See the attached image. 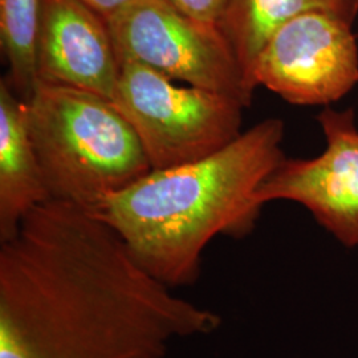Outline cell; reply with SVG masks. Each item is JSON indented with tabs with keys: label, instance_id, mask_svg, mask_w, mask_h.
<instances>
[{
	"label": "cell",
	"instance_id": "cell-1",
	"mask_svg": "<svg viewBox=\"0 0 358 358\" xmlns=\"http://www.w3.org/2000/svg\"><path fill=\"white\" fill-rule=\"evenodd\" d=\"M220 327L100 217L50 199L0 247V358H167Z\"/></svg>",
	"mask_w": 358,
	"mask_h": 358
},
{
	"label": "cell",
	"instance_id": "cell-2",
	"mask_svg": "<svg viewBox=\"0 0 358 358\" xmlns=\"http://www.w3.org/2000/svg\"><path fill=\"white\" fill-rule=\"evenodd\" d=\"M282 138V120H264L205 158L153 169L90 213L155 279L174 289L192 285L207 244L252 229L263 207L257 192L285 159Z\"/></svg>",
	"mask_w": 358,
	"mask_h": 358
},
{
	"label": "cell",
	"instance_id": "cell-3",
	"mask_svg": "<svg viewBox=\"0 0 358 358\" xmlns=\"http://www.w3.org/2000/svg\"><path fill=\"white\" fill-rule=\"evenodd\" d=\"M27 117L51 199L90 211L153 170L127 117L99 94L38 81Z\"/></svg>",
	"mask_w": 358,
	"mask_h": 358
},
{
	"label": "cell",
	"instance_id": "cell-4",
	"mask_svg": "<svg viewBox=\"0 0 358 358\" xmlns=\"http://www.w3.org/2000/svg\"><path fill=\"white\" fill-rule=\"evenodd\" d=\"M113 103L127 117L153 169L189 164L241 136L242 101L174 80L136 62H122Z\"/></svg>",
	"mask_w": 358,
	"mask_h": 358
},
{
	"label": "cell",
	"instance_id": "cell-5",
	"mask_svg": "<svg viewBox=\"0 0 358 358\" xmlns=\"http://www.w3.org/2000/svg\"><path fill=\"white\" fill-rule=\"evenodd\" d=\"M106 23L120 63L136 62L174 81L251 103L254 92L217 24L180 13L166 0H133Z\"/></svg>",
	"mask_w": 358,
	"mask_h": 358
},
{
	"label": "cell",
	"instance_id": "cell-6",
	"mask_svg": "<svg viewBox=\"0 0 358 358\" xmlns=\"http://www.w3.org/2000/svg\"><path fill=\"white\" fill-rule=\"evenodd\" d=\"M254 85L294 105H328L358 83L352 23L332 13L300 15L278 29L257 56Z\"/></svg>",
	"mask_w": 358,
	"mask_h": 358
},
{
	"label": "cell",
	"instance_id": "cell-7",
	"mask_svg": "<svg viewBox=\"0 0 358 358\" xmlns=\"http://www.w3.org/2000/svg\"><path fill=\"white\" fill-rule=\"evenodd\" d=\"M319 122L325 150L312 159H284L257 192L260 206L289 201L304 206L346 245L358 247V128L352 110L327 108Z\"/></svg>",
	"mask_w": 358,
	"mask_h": 358
},
{
	"label": "cell",
	"instance_id": "cell-8",
	"mask_svg": "<svg viewBox=\"0 0 358 358\" xmlns=\"http://www.w3.org/2000/svg\"><path fill=\"white\" fill-rule=\"evenodd\" d=\"M38 81L99 94L113 103L121 63L106 20L81 0H41Z\"/></svg>",
	"mask_w": 358,
	"mask_h": 358
},
{
	"label": "cell",
	"instance_id": "cell-9",
	"mask_svg": "<svg viewBox=\"0 0 358 358\" xmlns=\"http://www.w3.org/2000/svg\"><path fill=\"white\" fill-rule=\"evenodd\" d=\"M51 199L31 138L27 101L10 78L0 81V242L11 239L22 220Z\"/></svg>",
	"mask_w": 358,
	"mask_h": 358
},
{
	"label": "cell",
	"instance_id": "cell-10",
	"mask_svg": "<svg viewBox=\"0 0 358 358\" xmlns=\"http://www.w3.org/2000/svg\"><path fill=\"white\" fill-rule=\"evenodd\" d=\"M313 11L332 13L353 23L358 0H230L217 26L230 43L250 90L257 56L278 29Z\"/></svg>",
	"mask_w": 358,
	"mask_h": 358
},
{
	"label": "cell",
	"instance_id": "cell-11",
	"mask_svg": "<svg viewBox=\"0 0 358 358\" xmlns=\"http://www.w3.org/2000/svg\"><path fill=\"white\" fill-rule=\"evenodd\" d=\"M41 0H0V41L15 92L28 101L38 84L36 40Z\"/></svg>",
	"mask_w": 358,
	"mask_h": 358
},
{
	"label": "cell",
	"instance_id": "cell-12",
	"mask_svg": "<svg viewBox=\"0 0 358 358\" xmlns=\"http://www.w3.org/2000/svg\"><path fill=\"white\" fill-rule=\"evenodd\" d=\"M180 13L194 19L217 24L230 0H166Z\"/></svg>",
	"mask_w": 358,
	"mask_h": 358
},
{
	"label": "cell",
	"instance_id": "cell-13",
	"mask_svg": "<svg viewBox=\"0 0 358 358\" xmlns=\"http://www.w3.org/2000/svg\"><path fill=\"white\" fill-rule=\"evenodd\" d=\"M81 1L85 3L94 13L103 16L105 20H108L110 16L121 11L133 0H81Z\"/></svg>",
	"mask_w": 358,
	"mask_h": 358
}]
</instances>
